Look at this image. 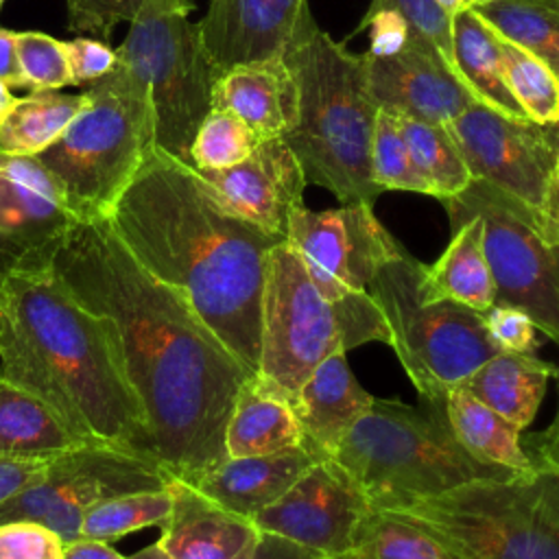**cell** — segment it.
Listing matches in <instances>:
<instances>
[{"mask_svg": "<svg viewBox=\"0 0 559 559\" xmlns=\"http://www.w3.org/2000/svg\"><path fill=\"white\" fill-rule=\"evenodd\" d=\"M332 459L360 485L373 509H393L474 480L520 474L472 456L454 437L443 406L378 397Z\"/></svg>", "mask_w": 559, "mask_h": 559, "instance_id": "6", "label": "cell"}, {"mask_svg": "<svg viewBox=\"0 0 559 559\" xmlns=\"http://www.w3.org/2000/svg\"><path fill=\"white\" fill-rule=\"evenodd\" d=\"M288 448H304L293 397L264 376L251 373L236 397L225 430L227 456H258Z\"/></svg>", "mask_w": 559, "mask_h": 559, "instance_id": "24", "label": "cell"}, {"mask_svg": "<svg viewBox=\"0 0 559 559\" xmlns=\"http://www.w3.org/2000/svg\"><path fill=\"white\" fill-rule=\"evenodd\" d=\"M194 170L223 207L269 234L286 238L293 210L304 205L306 177L284 138L260 140L258 146L234 166Z\"/></svg>", "mask_w": 559, "mask_h": 559, "instance_id": "17", "label": "cell"}, {"mask_svg": "<svg viewBox=\"0 0 559 559\" xmlns=\"http://www.w3.org/2000/svg\"><path fill=\"white\" fill-rule=\"evenodd\" d=\"M168 480L170 476L148 456L85 443L48 461L33 485L0 502V524L39 522L70 544L81 539V520L90 507L122 493L164 489Z\"/></svg>", "mask_w": 559, "mask_h": 559, "instance_id": "12", "label": "cell"}, {"mask_svg": "<svg viewBox=\"0 0 559 559\" xmlns=\"http://www.w3.org/2000/svg\"><path fill=\"white\" fill-rule=\"evenodd\" d=\"M524 450L531 456L535 467L557 469L559 472V406L555 419L548 424L546 430L533 432L522 437Z\"/></svg>", "mask_w": 559, "mask_h": 559, "instance_id": "45", "label": "cell"}, {"mask_svg": "<svg viewBox=\"0 0 559 559\" xmlns=\"http://www.w3.org/2000/svg\"><path fill=\"white\" fill-rule=\"evenodd\" d=\"M424 262L406 249L386 262L369 282L408 380L421 404L443 406L445 393L463 384L485 360L498 354L485 314L450 299H426Z\"/></svg>", "mask_w": 559, "mask_h": 559, "instance_id": "9", "label": "cell"}, {"mask_svg": "<svg viewBox=\"0 0 559 559\" xmlns=\"http://www.w3.org/2000/svg\"><path fill=\"white\" fill-rule=\"evenodd\" d=\"M308 13V0H210L199 28L221 74L238 63L282 57Z\"/></svg>", "mask_w": 559, "mask_h": 559, "instance_id": "19", "label": "cell"}, {"mask_svg": "<svg viewBox=\"0 0 559 559\" xmlns=\"http://www.w3.org/2000/svg\"><path fill=\"white\" fill-rule=\"evenodd\" d=\"M443 413L454 437L478 461L520 474L537 469L524 450L522 430L483 404L463 384L445 393Z\"/></svg>", "mask_w": 559, "mask_h": 559, "instance_id": "29", "label": "cell"}, {"mask_svg": "<svg viewBox=\"0 0 559 559\" xmlns=\"http://www.w3.org/2000/svg\"><path fill=\"white\" fill-rule=\"evenodd\" d=\"M63 559H129V557H122L118 550H114L105 542L81 537L66 544Z\"/></svg>", "mask_w": 559, "mask_h": 559, "instance_id": "50", "label": "cell"}, {"mask_svg": "<svg viewBox=\"0 0 559 559\" xmlns=\"http://www.w3.org/2000/svg\"><path fill=\"white\" fill-rule=\"evenodd\" d=\"M441 203L450 225L480 218L496 304L520 308L559 345V240H548L526 207L478 179Z\"/></svg>", "mask_w": 559, "mask_h": 559, "instance_id": "11", "label": "cell"}, {"mask_svg": "<svg viewBox=\"0 0 559 559\" xmlns=\"http://www.w3.org/2000/svg\"><path fill=\"white\" fill-rule=\"evenodd\" d=\"M487 2H493V0H472V7L476 9V7H483V4H487Z\"/></svg>", "mask_w": 559, "mask_h": 559, "instance_id": "56", "label": "cell"}, {"mask_svg": "<svg viewBox=\"0 0 559 559\" xmlns=\"http://www.w3.org/2000/svg\"><path fill=\"white\" fill-rule=\"evenodd\" d=\"M168 485L155 491H133L90 507L81 520V537L111 544L133 531L162 526L170 513Z\"/></svg>", "mask_w": 559, "mask_h": 559, "instance_id": "34", "label": "cell"}, {"mask_svg": "<svg viewBox=\"0 0 559 559\" xmlns=\"http://www.w3.org/2000/svg\"><path fill=\"white\" fill-rule=\"evenodd\" d=\"M365 61L371 96L393 114L448 124L476 103L443 59L415 37L391 57L365 55Z\"/></svg>", "mask_w": 559, "mask_h": 559, "instance_id": "18", "label": "cell"}, {"mask_svg": "<svg viewBox=\"0 0 559 559\" xmlns=\"http://www.w3.org/2000/svg\"><path fill=\"white\" fill-rule=\"evenodd\" d=\"M107 221L129 253L179 290L255 373L266 266L284 236L231 214L190 164L159 148L146 155Z\"/></svg>", "mask_w": 559, "mask_h": 559, "instance_id": "2", "label": "cell"}, {"mask_svg": "<svg viewBox=\"0 0 559 559\" xmlns=\"http://www.w3.org/2000/svg\"><path fill=\"white\" fill-rule=\"evenodd\" d=\"M52 275L83 308L111 323L159 467L192 483L223 463L225 430L251 371L190 301L129 253L107 216L72 223Z\"/></svg>", "mask_w": 559, "mask_h": 559, "instance_id": "1", "label": "cell"}, {"mask_svg": "<svg viewBox=\"0 0 559 559\" xmlns=\"http://www.w3.org/2000/svg\"><path fill=\"white\" fill-rule=\"evenodd\" d=\"M557 376V367L533 354L498 352L485 360L463 386L491 411L528 428L546 395L548 380Z\"/></svg>", "mask_w": 559, "mask_h": 559, "instance_id": "26", "label": "cell"}, {"mask_svg": "<svg viewBox=\"0 0 559 559\" xmlns=\"http://www.w3.org/2000/svg\"><path fill=\"white\" fill-rule=\"evenodd\" d=\"M450 227L452 238L443 253L432 264H424V297L450 299L485 312L496 304V286L483 247V223L478 216H467Z\"/></svg>", "mask_w": 559, "mask_h": 559, "instance_id": "25", "label": "cell"}, {"mask_svg": "<svg viewBox=\"0 0 559 559\" xmlns=\"http://www.w3.org/2000/svg\"><path fill=\"white\" fill-rule=\"evenodd\" d=\"M555 380H557V391H559V367H557V376H555Z\"/></svg>", "mask_w": 559, "mask_h": 559, "instance_id": "57", "label": "cell"}, {"mask_svg": "<svg viewBox=\"0 0 559 559\" xmlns=\"http://www.w3.org/2000/svg\"><path fill=\"white\" fill-rule=\"evenodd\" d=\"M66 55L72 70V85L94 83L118 63L116 50L94 37H74L66 41Z\"/></svg>", "mask_w": 559, "mask_h": 559, "instance_id": "43", "label": "cell"}, {"mask_svg": "<svg viewBox=\"0 0 559 559\" xmlns=\"http://www.w3.org/2000/svg\"><path fill=\"white\" fill-rule=\"evenodd\" d=\"M74 221L37 157L0 153V286L11 277L50 275Z\"/></svg>", "mask_w": 559, "mask_h": 559, "instance_id": "14", "label": "cell"}, {"mask_svg": "<svg viewBox=\"0 0 559 559\" xmlns=\"http://www.w3.org/2000/svg\"><path fill=\"white\" fill-rule=\"evenodd\" d=\"M85 94L83 109L37 159L76 218H100L155 148L153 107L144 81L120 59Z\"/></svg>", "mask_w": 559, "mask_h": 559, "instance_id": "8", "label": "cell"}, {"mask_svg": "<svg viewBox=\"0 0 559 559\" xmlns=\"http://www.w3.org/2000/svg\"><path fill=\"white\" fill-rule=\"evenodd\" d=\"M192 7L181 0H146L116 48V57L148 87L155 148L186 164L218 79L199 22L188 17Z\"/></svg>", "mask_w": 559, "mask_h": 559, "instance_id": "10", "label": "cell"}, {"mask_svg": "<svg viewBox=\"0 0 559 559\" xmlns=\"http://www.w3.org/2000/svg\"><path fill=\"white\" fill-rule=\"evenodd\" d=\"M46 463L0 459V502L9 500L11 496L22 491L24 487L33 485L41 476Z\"/></svg>", "mask_w": 559, "mask_h": 559, "instance_id": "47", "label": "cell"}, {"mask_svg": "<svg viewBox=\"0 0 559 559\" xmlns=\"http://www.w3.org/2000/svg\"><path fill=\"white\" fill-rule=\"evenodd\" d=\"M371 177L382 192L404 190L430 197V188L404 144L395 114L382 107L378 109L371 138Z\"/></svg>", "mask_w": 559, "mask_h": 559, "instance_id": "37", "label": "cell"}, {"mask_svg": "<svg viewBox=\"0 0 559 559\" xmlns=\"http://www.w3.org/2000/svg\"><path fill=\"white\" fill-rule=\"evenodd\" d=\"M247 559H323V555L282 535L260 531Z\"/></svg>", "mask_w": 559, "mask_h": 559, "instance_id": "46", "label": "cell"}, {"mask_svg": "<svg viewBox=\"0 0 559 559\" xmlns=\"http://www.w3.org/2000/svg\"><path fill=\"white\" fill-rule=\"evenodd\" d=\"M299 92V120L284 135L306 183L330 190L341 203H376L371 138L378 103L365 55H354L319 28L312 11L282 52Z\"/></svg>", "mask_w": 559, "mask_h": 559, "instance_id": "4", "label": "cell"}, {"mask_svg": "<svg viewBox=\"0 0 559 559\" xmlns=\"http://www.w3.org/2000/svg\"><path fill=\"white\" fill-rule=\"evenodd\" d=\"M452 46L456 74L476 103L507 118L528 120L507 87L498 33L476 9H465L452 17Z\"/></svg>", "mask_w": 559, "mask_h": 559, "instance_id": "28", "label": "cell"}, {"mask_svg": "<svg viewBox=\"0 0 559 559\" xmlns=\"http://www.w3.org/2000/svg\"><path fill=\"white\" fill-rule=\"evenodd\" d=\"M0 376L46 402L83 441L153 456L114 328L50 273L0 286Z\"/></svg>", "mask_w": 559, "mask_h": 559, "instance_id": "3", "label": "cell"}, {"mask_svg": "<svg viewBox=\"0 0 559 559\" xmlns=\"http://www.w3.org/2000/svg\"><path fill=\"white\" fill-rule=\"evenodd\" d=\"M380 511L432 535L454 559H559L557 469L474 480Z\"/></svg>", "mask_w": 559, "mask_h": 559, "instance_id": "7", "label": "cell"}, {"mask_svg": "<svg viewBox=\"0 0 559 559\" xmlns=\"http://www.w3.org/2000/svg\"><path fill=\"white\" fill-rule=\"evenodd\" d=\"M371 341L391 343L373 297L310 266L286 238L277 242L266 266L255 373L295 397L328 356Z\"/></svg>", "mask_w": 559, "mask_h": 559, "instance_id": "5", "label": "cell"}, {"mask_svg": "<svg viewBox=\"0 0 559 559\" xmlns=\"http://www.w3.org/2000/svg\"><path fill=\"white\" fill-rule=\"evenodd\" d=\"M483 314L487 332L500 352L533 354L537 347V328L526 312L507 304H493Z\"/></svg>", "mask_w": 559, "mask_h": 559, "instance_id": "42", "label": "cell"}, {"mask_svg": "<svg viewBox=\"0 0 559 559\" xmlns=\"http://www.w3.org/2000/svg\"><path fill=\"white\" fill-rule=\"evenodd\" d=\"M365 28H369V48L365 52L367 57H391L400 52L411 39L408 24L395 9H378L373 13H365L362 22L356 26V33Z\"/></svg>", "mask_w": 559, "mask_h": 559, "instance_id": "44", "label": "cell"}, {"mask_svg": "<svg viewBox=\"0 0 559 559\" xmlns=\"http://www.w3.org/2000/svg\"><path fill=\"white\" fill-rule=\"evenodd\" d=\"M85 443L46 402L0 376V459L46 463Z\"/></svg>", "mask_w": 559, "mask_h": 559, "instance_id": "27", "label": "cell"}, {"mask_svg": "<svg viewBox=\"0 0 559 559\" xmlns=\"http://www.w3.org/2000/svg\"><path fill=\"white\" fill-rule=\"evenodd\" d=\"M260 138L229 109L212 107L201 120L192 146L190 166L199 170H218L242 162Z\"/></svg>", "mask_w": 559, "mask_h": 559, "instance_id": "36", "label": "cell"}, {"mask_svg": "<svg viewBox=\"0 0 559 559\" xmlns=\"http://www.w3.org/2000/svg\"><path fill=\"white\" fill-rule=\"evenodd\" d=\"M498 33V31H496ZM502 57V74L511 96L518 100L526 118L535 124L559 120V76L550 66L498 33Z\"/></svg>", "mask_w": 559, "mask_h": 559, "instance_id": "33", "label": "cell"}, {"mask_svg": "<svg viewBox=\"0 0 559 559\" xmlns=\"http://www.w3.org/2000/svg\"><path fill=\"white\" fill-rule=\"evenodd\" d=\"M2 4H4V0H0V9H2Z\"/></svg>", "mask_w": 559, "mask_h": 559, "instance_id": "59", "label": "cell"}, {"mask_svg": "<svg viewBox=\"0 0 559 559\" xmlns=\"http://www.w3.org/2000/svg\"><path fill=\"white\" fill-rule=\"evenodd\" d=\"M546 129H548L550 138L555 140V144L559 146V120H557V122H550V124H546Z\"/></svg>", "mask_w": 559, "mask_h": 559, "instance_id": "55", "label": "cell"}, {"mask_svg": "<svg viewBox=\"0 0 559 559\" xmlns=\"http://www.w3.org/2000/svg\"><path fill=\"white\" fill-rule=\"evenodd\" d=\"M395 118L404 144L430 188V197L445 201L463 192L472 175L448 127L404 114H395Z\"/></svg>", "mask_w": 559, "mask_h": 559, "instance_id": "31", "label": "cell"}, {"mask_svg": "<svg viewBox=\"0 0 559 559\" xmlns=\"http://www.w3.org/2000/svg\"><path fill=\"white\" fill-rule=\"evenodd\" d=\"M373 511L360 485L334 461H314L253 524L332 557L356 546L358 531Z\"/></svg>", "mask_w": 559, "mask_h": 559, "instance_id": "15", "label": "cell"}, {"mask_svg": "<svg viewBox=\"0 0 559 559\" xmlns=\"http://www.w3.org/2000/svg\"><path fill=\"white\" fill-rule=\"evenodd\" d=\"M144 4L146 0H68L70 28L109 37L120 22L135 20Z\"/></svg>", "mask_w": 559, "mask_h": 559, "instance_id": "41", "label": "cell"}, {"mask_svg": "<svg viewBox=\"0 0 559 559\" xmlns=\"http://www.w3.org/2000/svg\"><path fill=\"white\" fill-rule=\"evenodd\" d=\"M212 107L236 114L260 140L284 138L299 120L297 81L284 57L238 63L218 74Z\"/></svg>", "mask_w": 559, "mask_h": 559, "instance_id": "22", "label": "cell"}, {"mask_svg": "<svg viewBox=\"0 0 559 559\" xmlns=\"http://www.w3.org/2000/svg\"><path fill=\"white\" fill-rule=\"evenodd\" d=\"M539 231L548 240H559V157H557L552 179L539 212Z\"/></svg>", "mask_w": 559, "mask_h": 559, "instance_id": "49", "label": "cell"}, {"mask_svg": "<svg viewBox=\"0 0 559 559\" xmlns=\"http://www.w3.org/2000/svg\"><path fill=\"white\" fill-rule=\"evenodd\" d=\"M317 459L306 448H288L258 456H227L188 483L216 504L253 520L273 504Z\"/></svg>", "mask_w": 559, "mask_h": 559, "instance_id": "23", "label": "cell"}, {"mask_svg": "<svg viewBox=\"0 0 559 559\" xmlns=\"http://www.w3.org/2000/svg\"><path fill=\"white\" fill-rule=\"evenodd\" d=\"M15 103H17V98L11 94V87L0 79V127L7 120V116L11 114Z\"/></svg>", "mask_w": 559, "mask_h": 559, "instance_id": "51", "label": "cell"}, {"mask_svg": "<svg viewBox=\"0 0 559 559\" xmlns=\"http://www.w3.org/2000/svg\"><path fill=\"white\" fill-rule=\"evenodd\" d=\"M445 127L472 179L518 201L539 223V212L559 157V146L546 124L513 120L474 103Z\"/></svg>", "mask_w": 559, "mask_h": 559, "instance_id": "13", "label": "cell"}, {"mask_svg": "<svg viewBox=\"0 0 559 559\" xmlns=\"http://www.w3.org/2000/svg\"><path fill=\"white\" fill-rule=\"evenodd\" d=\"M378 9H395L406 20L411 37L432 48L443 59V63L456 74L452 17L437 4V0H371L367 13H373Z\"/></svg>", "mask_w": 559, "mask_h": 559, "instance_id": "39", "label": "cell"}, {"mask_svg": "<svg viewBox=\"0 0 559 559\" xmlns=\"http://www.w3.org/2000/svg\"><path fill=\"white\" fill-rule=\"evenodd\" d=\"M373 395L352 373L345 352L319 362L293 397L304 448L319 461L332 459L349 428L371 406Z\"/></svg>", "mask_w": 559, "mask_h": 559, "instance_id": "21", "label": "cell"}, {"mask_svg": "<svg viewBox=\"0 0 559 559\" xmlns=\"http://www.w3.org/2000/svg\"><path fill=\"white\" fill-rule=\"evenodd\" d=\"M437 4H439L450 17H454L456 13H461V11H465V9H474V7H472V0H437Z\"/></svg>", "mask_w": 559, "mask_h": 559, "instance_id": "53", "label": "cell"}, {"mask_svg": "<svg viewBox=\"0 0 559 559\" xmlns=\"http://www.w3.org/2000/svg\"><path fill=\"white\" fill-rule=\"evenodd\" d=\"M87 94L31 92L17 98L0 127V153L15 157H37L55 144L68 124L83 109Z\"/></svg>", "mask_w": 559, "mask_h": 559, "instance_id": "30", "label": "cell"}, {"mask_svg": "<svg viewBox=\"0 0 559 559\" xmlns=\"http://www.w3.org/2000/svg\"><path fill=\"white\" fill-rule=\"evenodd\" d=\"M168 491L173 507L157 544L170 559H247L260 535L253 520L216 504L179 478L168 480Z\"/></svg>", "mask_w": 559, "mask_h": 559, "instance_id": "20", "label": "cell"}, {"mask_svg": "<svg viewBox=\"0 0 559 559\" xmlns=\"http://www.w3.org/2000/svg\"><path fill=\"white\" fill-rule=\"evenodd\" d=\"M66 542L31 520L0 524V559H63Z\"/></svg>", "mask_w": 559, "mask_h": 559, "instance_id": "40", "label": "cell"}, {"mask_svg": "<svg viewBox=\"0 0 559 559\" xmlns=\"http://www.w3.org/2000/svg\"><path fill=\"white\" fill-rule=\"evenodd\" d=\"M17 59L24 87L31 92H57L72 85L66 41L41 31L17 33Z\"/></svg>", "mask_w": 559, "mask_h": 559, "instance_id": "38", "label": "cell"}, {"mask_svg": "<svg viewBox=\"0 0 559 559\" xmlns=\"http://www.w3.org/2000/svg\"><path fill=\"white\" fill-rule=\"evenodd\" d=\"M354 548L371 559H454L432 535L380 509L367 515Z\"/></svg>", "mask_w": 559, "mask_h": 559, "instance_id": "35", "label": "cell"}, {"mask_svg": "<svg viewBox=\"0 0 559 559\" xmlns=\"http://www.w3.org/2000/svg\"><path fill=\"white\" fill-rule=\"evenodd\" d=\"M0 79L9 87H24L20 59H17V33L0 26Z\"/></svg>", "mask_w": 559, "mask_h": 559, "instance_id": "48", "label": "cell"}, {"mask_svg": "<svg viewBox=\"0 0 559 559\" xmlns=\"http://www.w3.org/2000/svg\"><path fill=\"white\" fill-rule=\"evenodd\" d=\"M181 2H188V4H192V0H181Z\"/></svg>", "mask_w": 559, "mask_h": 559, "instance_id": "58", "label": "cell"}, {"mask_svg": "<svg viewBox=\"0 0 559 559\" xmlns=\"http://www.w3.org/2000/svg\"><path fill=\"white\" fill-rule=\"evenodd\" d=\"M323 559H371V557L365 555L360 548H352V550H345V552H338L332 557H323Z\"/></svg>", "mask_w": 559, "mask_h": 559, "instance_id": "54", "label": "cell"}, {"mask_svg": "<svg viewBox=\"0 0 559 559\" xmlns=\"http://www.w3.org/2000/svg\"><path fill=\"white\" fill-rule=\"evenodd\" d=\"M476 13L559 76V0H493L476 7Z\"/></svg>", "mask_w": 559, "mask_h": 559, "instance_id": "32", "label": "cell"}, {"mask_svg": "<svg viewBox=\"0 0 559 559\" xmlns=\"http://www.w3.org/2000/svg\"><path fill=\"white\" fill-rule=\"evenodd\" d=\"M129 559H170V555L155 542V544H151V546L138 550V552H135L133 557H129Z\"/></svg>", "mask_w": 559, "mask_h": 559, "instance_id": "52", "label": "cell"}, {"mask_svg": "<svg viewBox=\"0 0 559 559\" xmlns=\"http://www.w3.org/2000/svg\"><path fill=\"white\" fill-rule=\"evenodd\" d=\"M286 240L317 271L352 290H367L373 275L404 247L376 218L373 205L354 201L330 210H293Z\"/></svg>", "mask_w": 559, "mask_h": 559, "instance_id": "16", "label": "cell"}]
</instances>
